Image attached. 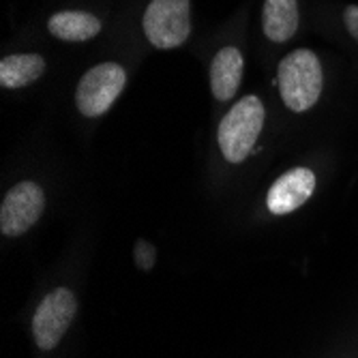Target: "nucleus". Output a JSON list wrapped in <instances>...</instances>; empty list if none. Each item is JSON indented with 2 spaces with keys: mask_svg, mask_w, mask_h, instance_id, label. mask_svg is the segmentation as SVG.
<instances>
[{
  "mask_svg": "<svg viewBox=\"0 0 358 358\" xmlns=\"http://www.w3.org/2000/svg\"><path fill=\"white\" fill-rule=\"evenodd\" d=\"M277 86L281 99L292 112L313 108L324 88V73L317 56L311 50H294L279 62Z\"/></svg>",
  "mask_w": 358,
  "mask_h": 358,
  "instance_id": "1",
  "label": "nucleus"
},
{
  "mask_svg": "<svg viewBox=\"0 0 358 358\" xmlns=\"http://www.w3.org/2000/svg\"><path fill=\"white\" fill-rule=\"evenodd\" d=\"M264 103L257 96L249 94L223 116L219 122L217 142L223 157L230 164H243L251 155L257 136L264 127Z\"/></svg>",
  "mask_w": 358,
  "mask_h": 358,
  "instance_id": "2",
  "label": "nucleus"
},
{
  "mask_svg": "<svg viewBox=\"0 0 358 358\" xmlns=\"http://www.w3.org/2000/svg\"><path fill=\"white\" fill-rule=\"evenodd\" d=\"M144 35L159 50H172L191 32L189 0H150L144 13Z\"/></svg>",
  "mask_w": 358,
  "mask_h": 358,
  "instance_id": "3",
  "label": "nucleus"
},
{
  "mask_svg": "<svg viewBox=\"0 0 358 358\" xmlns=\"http://www.w3.org/2000/svg\"><path fill=\"white\" fill-rule=\"evenodd\" d=\"M124 84H127V73L120 64L116 62L96 64L78 84L76 90L78 110L88 118L103 116L118 99Z\"/></svg>",
  "mask_w": 358,
  "mask_h": 358,
  "instance_id": "4",
  "label": "nucleus"
},
{
  "mask_svg": "<svg viewBox=\"0 0 358 358\" xmlns=\"http://www.w3.org/2000/svg\"><path fill=\"white\" fill-rule=\"evenodd\" d=\"M78 311V299L71 289L56 287L39 303L32 315V337L45 352L54 350L71 327Z\"/></svg>",
  "mask_w": 358,
  "mask_h": 358,
  "instance_id": "5",
  "label": "nucleus"
},
{
  "mask_svg": "<svg viewBox=\"0 0 358 358\" xmlns=\"http://www.w3.org/2000/svg\"><path fill=\"white\" fill-rule=\"evenodd\" d=\"M43 210V189L32 180L17 182L13 189H9L3 206H0V230H3L5 236H20L39 221Z\"/></svg>",
  "mask_w": 358,
  "mask_h": 358,
  "instance_id": "6",
  "label": "nucleus"
},
{
  "mask_svg": "<svg viewBox=\"0 0 358 358\" xmlns=\"http://www.w3.org/2000/svg\"><path fill=\"white\" fill-rule=\"evenodd\" d=\"M315 191V174L309 168H294L275 180L268 189L266 204L273 215H287L301 208Z\"/></svg>",
  "mask_w": 358,
  "mask_h": 358,
  "instance_id": "7",
  "label": "nucleus"
},
{
  "mask_svg": "<svg viewBox=\"0 0 358 358\" xmlns=\"http://www.w3.org/2000/svg\"><path fill=\"white\" fill-rule=\"evenodd\" d=\"M243 80V54L236 48H223L210 64V88L215 99L227 101L236 94Z\"/></svg>",
  "mask_w": 358,
  "mask_h": 358,
  "instance_id": "8",
  "label": "nucleus"
},
{
  "mask_svg": "<svg viewBox=\"0 0 358 358\" xmlns=\"http://www.w3.org/2000/svg\"><path fill=\"white\" fill-rule=\"evenodd\" d=\"M262 28L273 43H283L294 37L299 30L296 0H266L262 11Z\"/></svg>",
  "mask_w": 358,
  "mask_h": 358,
  "instance_id": "9",
  "label": "nucleus"
},
{
  "mask_svg": "<svg viewBox=\"0 0 358 358\" xmlns=\"http://www.w3.org/2000/svg\"><path fill=\"white\" fill-rule=\"evenodd\" d=\"M48 28L54 37L62 41L80 43V41H88L99 35L101 22L86 11H60L50 17Z\"/></svg>",
  "mask_w": 358,
  "mask_h": 358,
  "instance_id": "10",
  "label": "nucleus"
},
{
  "mask_svg": "<svg viewBox=\"0 0 358 358\" xmlns=\"http://www.w3.org/2000/svg\"><path fill=\"white\" fill-rule=\"evenodd\" d=\"M45 60L39 54H15L0 62V84L5 88H22L41 78Z\"/></svg>",
  "mask_w": 358,
  "mask_h": 358,
  "instance_id": "11",
  "label": "nucleus"
},
{
  "mask_svg": "<svg viewBox=\"0 0 358 358\" xmlns=\"http://www.w3.org/2000/svg\"><path fill=\"white\" fill-rule=\"evenodd\" d=\"M134 257H136V264L142 271H150L155 266V259H157V249L150 243L140 238L134 247Z\"/></svg>",
  "mask_w": 358,
  "mask_h": 358,
  "instance_id": "12",
  "label": "nucleus"
},
{
  "mask_svg": "<svg viewBox=\"0 0 358 358\" xmlns=\"http://www.w3.org/2000/svg\"><path fill=\"white\" fill-rule=\"evenodd\" d=\"M343 22H345V28H348L350 35L358 41V5H352V7L345 9Z\"/></svg>",
  "mask_w": 358,
  "mask_h": 358,
  "instance_id": "13",
  "label": "nucleus"
}]
</instances>
